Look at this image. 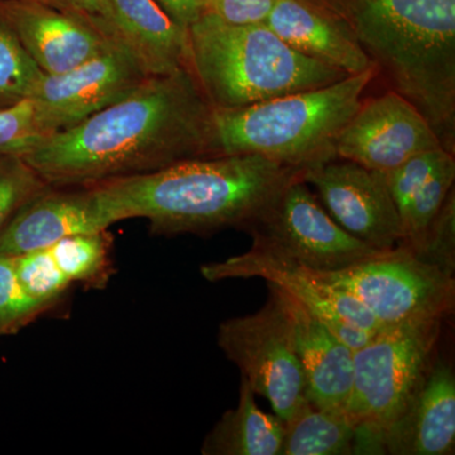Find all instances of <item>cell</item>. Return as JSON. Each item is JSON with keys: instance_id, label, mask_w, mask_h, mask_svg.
<instances>
[{"instance_id": "1", "label": "cell", "mask_w": 455, "mask_h": 455, "mask_svg": "<svg viewBox=\"0 0 455 455\" xmlns=\"http://www.w3.org/2000/svg\"><path fill=\"white\" fill-rule=\"evenodd\" d=\"M214 108L190 68L149 76L130 95L23 156L50 187H84L214 157Z\"/></svg>"}, {"instance_id": "2", "label": "cell", "mask_w": 455, "mask_h": 455, "mask_svg": "<svg viewBox=\"0 0 455 455\" xmlns=\"http://www.w3.org/2000/svg\"><path fill=\"white\" fill-rule=\"evenodd\" d=\"M302 173L259 155H226L103 184L124 220L143 218L156 235H206L226 228L245 229Z\"/></svg>"}, {"instance_id": "3", "label": "cell", "mask_w": 455, "mask_h": 455, "mask_svg": "<svg viewBox=\"0 0 455 455\" xmlns=\"http://www.w3.org/2000/svg\"><path fill=\"white\" fill-rule=\"evenodd\" d=\"M349 25L391 90L455 155V0H355Z\"/></svg>"}, {"instance_id": "4", "label": "cell", "mask_w": 455, "mask_h": 455, "mask_svg": "<svg viewBox=\"0 0 455 455\" xmlns=\"http://www.w3.org/2000/svg\"><path fill=\"white\" fill-rule=\"evenodd\" d=\"M188 68L214 109H236L350 76L290 47L265 23L204 13L188 27Z\"/></svg>"}, {"instance_id": "5", "label": "cell", "mask_w": 455, "mask_h": 455, "mask_svg": "<svg viewBox=\"0 0 455 455\" xmlns=\"http://www.w3.org/2000/svg\"><path fill=\"white\" fill-rule=\"evenodd\" d=\"M379 75L376 66L322 88L214 109L217 155H259L296 169L338 160V134Z\"/></svg>"}, {"instance_id": "6", "label": "cell", "mask_w": 455, "mask_h": 455, "mask_svg": "<svg viewBox=\"0 0 455 455\" xmlns=\"http://www.w3.org/2000/svg\"><path fill=\"white\" fill-rule=\"evenodd\" d=\"M443 320L385 325L355 350V376L346 414L357 427L353 454H383L386 429L424 381Z\"/></svg>"}, {"instance_id": "7", "label": "cell", "mask_w": 455, "mask_h": 455, "mask_svg": "<svg viewBox=\"0 0 455 455\" xmlns=\"http://www.w3.org/2000/svg\"><path fill=\"white\" fill-rule=\"evenodd\" d=\"M217 340L221 352L241 370L242 379L254 394L269 401L283 423L309 401L291 313L276 286L269 284L268 300L257 313L224 320Z\"/></svg>"}, {"instance_id": "8", "label": "cell", "mask_w": 455, "mask_h": 455, "mask_svg": "<svg viewBox=\"0 0 455 455\" xmlns=\"http://www.w3.org/2000/svg\"><path fill=\"white\" fill-rule=\"evenodd\" d=\"M244 230L252 236V250L316 272L340 271L387 252L344 230L302 178L283 188Z\"/></svg>"}, {"instance_id": "9", "label": "cell", "mask_w": 455, "mask_h": 455, "mask_svg": "<svg viewBox=\"0 0 455 455\" xmlns=\"http://www.w3.org/2000/svg\"><path fill=\"white\" fill-rule=\"evenodd\" d=\"M313 272L355 296L383 326L444 320L454 310V276L419 259L403 245L340 271Z\"/></svg>"}, {"instance_id": "10", "label": "cell", "mask_w": 455, "mask_h": 455, "mask_svg": "<svg viewBox=\"0 0 455 455\" xmlns=\"http://www.w3.org/2000/svg\"><path fill=\"white\" fill-rule=\"evenodd\" d=\"M211 283L232 278H262L310 310L353 350L361 348L381 323L355 296L331 286L311 269L290 259L251 251L200 267Z\"/></svg>"}, {"instance_id": "11", "label": "cell", "mask_w": 455, "mask_h": 455, "mask_svg": "<svg viewBox=\"0 0 455 455\" xmlns=\"http://www.w3.org/2000/svg\"><path fill=\"white\" fill-rule=\"evenodd\" d=\"M149 76L139 59L116 42L73 70L44 74L31 101L42 124L53 134L127 97Z\"/></svg>"}, {"instance_id": "12", "label": "cell", "mask_w": 455, "mask_h": 455, "mask_svg": "<svg viewBox=\"0 0 455 455\" xmlns=\"http://www.w3.org/2000/svg\"><path fill=\"white\" fill-rule=\"evenodd\" d=\"M302 180L315 188L326 212L349 235L374 250L400 245L403 228L386 173L333 160L305 169Z\"/></svg>"}, {"instance_id": "13", "label": "cell", "mask_w": 455, "mask_h": 455, "mask_svg": "<svg viewBox=\"0 0 455 455\" xmlns=\"http://www.w3.org/2000/svg\"><path fill=\"white\" fill-rule=\"evenodd\" d=\"M443 148L429 123L394 90L363 99L338 134V160L387 173L416 155Z\"/></svg>"}, {"instance_id": "14", "label": "cell", "mask_w": 455, "mask_h": 455, "mask_svg": "<svg viewBox=\"0 0 455 455\" xmlns=\"http://www.w3.org/2000/svg\"><path fill=\"white\" fill-rule=\"evenodd\" d=\"M121 220V209L103 182L50 187L9 220L0 233V254L46 250L66 236L103 232Z\"/></svg>"}, {"instance_id": "15", "label": "cell", "mask_w": 455, "mask_h": 455, "mask_svg": "<svg viewBox=\"0 0 455 455\" xmlns=\"http://www.w3.org/2000/svg\"><path fill=\"white\" fill-rule=\"evenodd\" d=\"M0 17L46 75L73 70L116 44L79 18L32 0H0Z\"/></svg>"}, {"instance_id": "16", "label": "cell", "mask_w": 455, "mask_h": 455, "mask_svg": "<svg viewBox=\"0 0 455 455\" xmlns=\"http://www.w3.org/2000/svg\"><path fill=\"white\" fill-rule=\"evenodd\" d=\"M383 454L451 455L455 449V377L435 358L403 411L386 429Z\"/></svg>"}, {"instance_id": "17", "label": "cell", "mask_w": 455, "mask_h": 455, "mask_svg": "<svg viewBox=\"0 0 455 455\" xmlns=\"http://www.w3.org/2000/svg\"><path fill=\"white\" fill-rule=\"evenodd\" d=\"M281 292L291 313L307 400L319 409L344 411L355 376V350L300 302Z\"/></svg>"}, {"instance_id": "18", "label": "cell", "mask_w": 455, "mask_h": 455, "mask_svg": "<svg viewBox=\"0 0 455 455\" xmlns=\"http://www.w3.org/2000/svg\"><path fill=\"white\" fill-rule=\"evenodd\" d=\"M386 176L403 228L400 245L415 252L454 190L455 155L444 148L431 149L414 156Z\"/></svg>"}, {"instance_id": "19", "label": "cell", "mask_w": 455, "mask_h": 455, "mask_svg": "<svg viewBox=\"0 0 455 455\" xmlns=\"http://www.w3.org/2000/svg\"><path fill=\"white\" fill-rule=\"evenodd\" d=\"M265 25L293 50L346 75L376 66L348 27L301 0H276Z\"/></svg>"}, {"instance_id": "20", "label": "cell", "mask_w": 455, "mask_h": 455, "mask_svg": "<svg viewBox=\"0 0 455 455\" xmlns=\"http://www.w3.org/2000/svg\"><path fill=\"white\" fill-rule=\"evenodd\" d=\"M109 28L151 76L188 66V29L156 0H109Z\"/></svg>"}, {"instance_id": "21", "label": "cell", "mask_w": 455, "mask_h": 455, "mask_svg": "<svg viewBox=\"0 0 455 455\" xmlns=\"http://www.w3.org/2000/svg\"><path fill=\"white\" fill-rule=\"evenodd\" d=\"M254 391L242 379L239 403L228 410L204 439V455H281L284 423L263 412Z\"/></svg>"}, {"instance_id": "22", "label": "cell", "mask_w": 455, "mask_h": 455, "mask_svg": "<svg viewBox=\"0 0 455 455\" xmlns=\"http://www.w3.org/2000/svg\"><path fill=\"white\" fill-rule=\"evenodd\" d=\"M355 431L346 411L323 410L307 401L284 423L281 455L353 454Z\"/></svg>"}, {"instance_id": "23", "label": "cell", "mask_w": 455, "mask_h": 455, "mask_svg": "<svg viewBox=\"0 0 455 455\" xmlns=\"http://www.w3.org/2000/svg\"><path fill=\"white\" fill-rule=\"evenodd\" d=\"M112 239L107 230L60 239L50 251L59 268L74 283L97 284L107 278Z\"/></svg>"}, {"instance_id": "24", "label": "cell", "mask_w": 455, "mask_h": 455, "mask_svg": "<svg viewBox=\"0 0 455 455\" xmlns=\"http://www.w3.org/2000/svg\"><path fill=\"white\" fill-rule=\"evenodd\" d=\"M44 73L0 17V109L28 100Z\"/></svg>"}, {"instance_id": "25", "label": "cell", "mask_w": 455, "mask_h": 455, "mask_svg": "<svg viewBox=\"0 0 455 455\" xmlns=\"http://www.w3.org/2000/svg\"><path fill=\"white\" fill-rule=\"evenodd\" d=\"M49 188L23 156L0 157V233L23 205Z\"/></svg>"}, {"instance_id": "26", "label": "cell", "mask_w": 455, "mask_h": 455, "mask_svg": "<svg viewBox=\"0 0 455 455\" xmlns=\"http://www.w3.org/2000/svg\"><path fill=\"white\" fill-rule=\"evenodd\" d=\"M18 280L35 300L47 307L68 289L71 281L57 266L50 248L11 256Z\"/></svg>"}, {"instance_id": "27", "label": "cell", "mask_w": 455, "mask_h": 455, "mask_svg": "<svg viewBox=\"0 0 455 455\" xmlns=\"http://www.w3.org/2000/svg\"><path fill=\"white\" fill-rule=\"evenodd\" d=\"M44 309L18 280L12 257L0 254V335L17 333Z\"/></svg>"}, {"instance_id": "28", "label": "cell", "mask_w": 455, "mask_h": 455, "mask_svg": "<svg viewBox=\"0 0 455 455\" xmlns=\"http://www.w3.org/2000/svg\"><path fill=\"white\" fill-rule=\"evenodd\" d=\"M49 136L31 99L0 109V157L25 156Z\"/></svg>"}, {"instance_id": "29", "label": "cell", "mask_w": 455, "mask_h": 455, "mask_svg": "<svg viewBox=\"0 0 455 455\" xmlns=\"http://www.w3.org/2000/svg\"><path fill=\"white\" fill-rule=\"evenodd\" d=\"M419 259L454 276L455 269V196L449 194L439 214L427 229L420 247L411 252Z\"/></svg>"}, {"instance_id": "30", "label": "cell", "mask_w": 455, "mask_h": 455, "mask_svg": "<svg viewBox=\"0 0 455 455\" xmlns=\"http://www.w3.org/2000/svg\"><path fill=\"white\" fill-rule=\"evenodd\" d=\"M276 0H205V13L229 25H260L267 20Z\"/></svg>"}, {"instance_id": "31", "label": "cell", "mask_w": 455, "mask_h": 455, "mask_svg": "<svg viewBox=\"0 0 455 455\" xmlns=\"http://www.w3.org/2000/svg\"><path fill=\"white\" fill-rule=\"evenodd\" d=\"M84 20L113 40L109 28V0H32Z\"/></svg>"}, {"instance_id": "32", "label": "cell", "mask_w": 455, "mask_h": 455, "mask_svg": "<svg viewBox=\"0 0 455 455\" xmlns=\"http://www.w3.org/2000/svg\"><path fill=\"white\" fill-rule=\"evenodd\" d=\"M178 25L188 29L205 13V0H156Z\"/></svg>"}]
</instances>
